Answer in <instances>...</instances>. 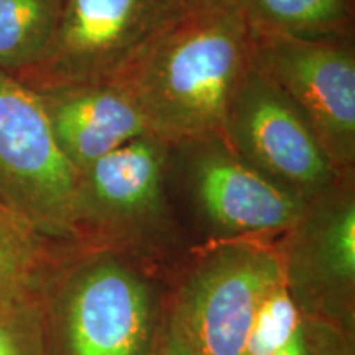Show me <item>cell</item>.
<instances>
[{
  "label": "cell",
  "instance_id": "cell-1",
  "mask_svg": "<svg viewBox=\"0 0 355 355\" xmlns=\"http://www.w3.org/2000/svg\"><path fill=\"white\" fill-rule=\"evenodd\" d=\"M254 63V33L232 3L189 10L122 79L148 130L168 145L222 137Z\"/></svg>",
  "mask_w": 355,
  "mask_h": 355
},
{
  "label": "cell",
  "instance_id": "cell-2",
  "mask_svg": "<svg viewBox=\"0 0 355 355\" xmlns=\"http://www.w3.org/2000/svg\"><path fill=\"white\" fill-rule=\"evenodd\" d=\"M188 12L184 0H64L46 55L17 79L35 92L121 83Z\"/></svg>",
  "mask_w": 355,
  "mask_h": 355
},
{
  "label": "cell",
  "instance_id": "cell-3",
  "mask_svg": "<svg viewBox=\"0 0 355 355\" xmlns=\"http://www.w3.org/2000/svg\"><path fill=\"white\" fill-rule=\"evenodd\" d=\"M79 180L38 92L0 69V202L53 241H69L79 235Z\"/></svg>",
  "mask_w": 355,
  "mask_h": 355
},
{
  "label": "cell",
  "instance_id": "cell-4",
  "mask_svg": "<svg viewBox=\"0 0 355 355\" xmlns=\"http://www.w3.org/2000/svg\"><path fill=\"white\" fill-rule=\"evenodd\" d=\"M254 66L295 104L337 173L352 176L355 37L298 38L254 33Z\"/></svg>",
  "mask_w": 355,
  "mask_h": 355
},
{
  "label": "cell",
  "instance_id": "cell-5",
  "mask_svg": "<svg viewBox=\"0 0 355 355\" xmlns=\"http://www.w3.org/2000/svg\"><path fill=\"white\" fill-rule=\"evenodd\" d=\"M285 279V265L266 247L222 245L184 286L170 332L189 355H242L261 301Z\"/></svg>",
  "mask_w": 355,
  "mask_h": 355
},
{
  "label": "cell",
  "instance_id": "cell-6",
  "mask_svg": "<svg viewBox=\"0 0 355 355\" xmlns=\"http://www.w3.org/2000/svg\"><path fill=\"white\" fill-rule=\"evenodd\" d=\"M222 137L248 165L304 202L352 178L337 173L300 110L254 63L235 92Z\"/></svg>",
  "mask_w": 355,
  "mask_h": 355
},
{
  "label": "cell",
  "instance_id": "cell-7",
  "mask_svg": "<svg viewBox=\"0 0 355 355\" xmlns=\"http://www.w3.org/2000/svg\"><path fill=\"white\" fill-rule=\"evenodd\" d=\"M48 293L53 332L64 355H145L152 301L139 278L115 261L89 265Z\"/></svg>",
  "mask_w": 355,
  "mask_h": 355
},
{
  "label": "cell",
  "instance_id": "cell-8",
  "mask_svg": "<svg viewBox=\"0 0 355 355\" xmlns=\"http://www.w3.org/2000/svg\"><path fill=\"white\" fill-rule=\"evenodd\" d=\"M186 158V184L199 214L227 234L290 232L303 199L283 189L230 148L224 137L170 145Z\"/></svg>",
  "mask_w": 355,
  "mask_h": 355
},
{
  "label": "cell",
  "instance_id": "cell-9",
  "mask_svg": "<svg viewBox=\"0 0 355 355\" xmlns=\"http://www.w3.org/2000/svg\"><path fill=\"white\" fill-rule=\"evenodd\" d=\"M170 145L144 135L119 146L81 173L79 235L89 227H137L166 214Z\"/></svg>",
  "mask_w": 355,
  "mask_h": 355
},
{
  "label": "cell",
  "instance_id": "cell-10",
  "mask_svg": "<svg viewBox=\"0 0 355 355\" xmlns=\"http://www.w3.org/2000/svg\"><path fill=\"white\" fill-rule=\"evenodd\" d=\"M38 96L58 146L79 173L119 146L152 135L121 83L76 84Z\"/></svg>",
  "mask_w": 355,
  "mask_h": 355
},
{
  "label": "cell",
  "instance_id": "cell-11",
  "mask_svg": "<svg viewBox=\"0 0 355 355\" xmlns=\"http://www.w3.org/2000/svg\"><path fill=\"white\" fill-rule=\"evenodd\" d=\"M254 33L355 37V0H232Z\"/></svg>",
  "mask_w": 355,
  "mask_h": 355
},
{
  "label": "cell",
  "instance_id": "cell-12",
  "mask_svg": "<svg viewBox=\"0 0 355 355\" xmlns=\"http://www.w3.org/2000/svg\"><path fill=\"white\" fill-rule=\"evenodd\" d=\"M55 243L0 202V300L50 291L58 277Z\"/></svg>",
  "mask_w": 355,
  "mask_h": 355
},
{
  "label": "cell",
  "instance_id": "cell-13",
  "mask_svg": "<svg viewBox=\"0 0 355 355\" xmlns=\"http://www.w3.org/2000/svg\"><path fill=\"white\" fill-rule=\"evenodd\" d=\"M64 0H0V69L20 76L55 38Z\"/></svg>",
  "mask_w": 355,
  "mask_h": 355
},
{
  "label": "cell",
  "instance_id": "cell-14",
  "mask_svg": "<svg viewBox=\"0 0 355 355\" xmlns=\"http://www.w3.org/2000/svg\"><path fill=\"white\" fill-rule=\"evenodd\" d=\"M48 293L0 300V355H56Z\"/></svg>",
  "mask_w": 355,
  "mask_h": 355
},
{
  "label": "cell",
  "instance_id": "cell-15",
  "mask_svg": "<svg viewBox=\"0 0 355 355\" xmlns=\"http://www.w3.org/2000/svg\"><path fill=\"white\" fill-rule=\"evenodd\" d=\"M303 326L286 279L275 286L257 311L242 355H275L291 343Z\"/></svg>",
  "mask_w": 355,
  "mask_h": 355
},
{
  "label": "cell",
  "instance_id": "cell-16",
  "mask_svg": "<svg viewBox=\"0 0 355 355\" xmlns=\"http://www.w3.org/2000/svg\"><path fill=\"white\" fill-rule=\"evenodd\" d=\"M157 355H189V354L188 350L180 344V340H178L176 337L170 332V334L166 336V339L163 340L162 347L158 349Z\"/></svg>",
  "mask_w": 355,
  "mask_h": 355
},
{
  "label": "cell",
  "instance_id": "cell-17",
  "mask_svg": "<svg viewBox=\"0 0 355 355\" xmlns=\"http://www.w3.org/2000/svg\"><path fill=\"white\" fill-rule=\"evenodd\" d=\"M189 10H209V8H219L232 3V0H184Z\"/></svg>",
  "mask_w": 355,
  "mask_h": 355
}]
</instances>
